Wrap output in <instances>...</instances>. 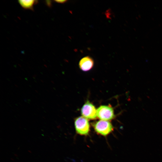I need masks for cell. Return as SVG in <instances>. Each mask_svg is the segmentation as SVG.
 <instances>
[{
	"instance_id": "obj_2",
	"label": "cell",
	"mask_w": 162,
	"mask_h": 162,
	"mask_svg": "<svg viewBox=\"0 0 162 162\" xmlns=\"http://www.w3.org/2000/svg\"><path fill=\"white\" fill-rule=\"evenodd\" d=\"M74 125L77 134L83 136H87L89 134L90 127L87 118L82 116L76 118L74 121Z\"/></svg>"
},
{
	"instance_id": "obj_1",
	"label": "cell",
	"mask_w": 162,
	"mask_h": 162,
	"mask_svg": "<svg viewBox=\"0 0 162 162\" xmlns=\"http://www.w3.org/2000/svg\"><path fill=\"white\" fill-rule=\"evenodd\" d=\"M95 131L98 134L105 136L110 134L113 130V127L109 121L100 120L92 124Z\"/></svg>"
},
{
	"instance_id": "obj_7",
	"label": "cell",
	"mask_w": 162,
	"mask_h": 162,
	"mask_svg": "<svg viewBox=\"0 0 162 162\" xmlns=\"http://www.w3.org/2000/svg\"><path fill=\"white\" fill-rule=\"evenodd\" d=\"M55 2H56L58 3H63L66 2H67V0H55Z\"/></svg>"
},
{
	"instance_id": "obj_4",
	"label": "cell",
	"mask_w": 162,
	"mask_h": 162,
	"mask_svg": "<svg viewBox=\"0 0 162 162\" xmlns=\"http://www.w3.org/2000/svg\"><path fill=\"white\" fill-rule=\"evenodd\" d=\"M81 111L82 116L87 119L94 120L97 117L95 107L89 101H87L83 106Z\"/></svg>"
},
{
	"instance_id": "obj_5",
	"label": "cell",
	"mask_w": 162,
	"mask_h": 162,
	"mask_svg": "<svg viewBox=\"0 0 162 162\" xmlns=\"http://www.w3.org/2000/svg\"><path fill=\"white\" fill-rule=\"evenodd\" d=\"M94 62L92 58L89 56L83 58L80 61L79 67L83 71H87L91 70L93 67Z\"/></svg>"
},
{
	"instance_id": "obj_6",
	"label": "cell",
	"mask_w": 162,
	"mask_h": 162,
	"mask_svg": "<svg viewBox=\"0 0 162 162\" xmlns=\"http://www.w3.org/2000/svg\"><path fill=\"white\" fill-rule=\"evenodd\" d=\"M37 1L36 0H19L18 2L21 6L26 9H32L33 5L36 4Z\"/></svg>"
},
{
	"instance_id": "obj_3",
	"label": "cell",
	"mask_w": 162,
	"mask_h": 162,
	"mask_svg": "<svg viewBox=\"0 0 162 162\" xmlns=\"http://www.w3.org/2000/svg\"><path fill=\"white\" fill-rule=\"evenodd\" d=\"M97 116L101 120L109 121L115 117L114 110L109 106L102 105L97 110Z\"/></svg>"
}]
</instances>
